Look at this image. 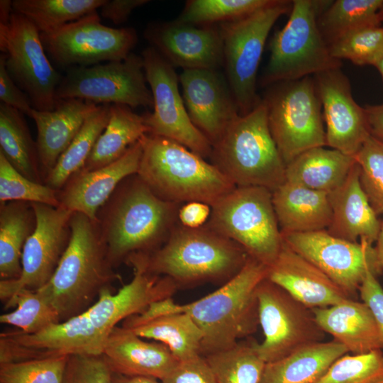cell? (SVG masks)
I'll use <instances>...</instances> for the list:
<instances>
[{
  "instance_id": "35",
  "label": "cell",
  "mask_w": 383,
  "mask_h": 383,
  "mask_svg": "<svg viewBox=\"0 0 383 383\" xmlns=\"http://www.w3.org/2000/svg\"><path fill=\"white\" fill-rule=\"evenodd\" d=\"M111 104L98 105L45 179V184L60 191L68 179L83 168L110 116Z\"/></svg>"
},
{
  "instance_id": "44",
  "label": "cell",
  "mask_w": 383,
  "mask_h": 383,
  "mask_svg": "<svg viewBox=\"0 0 383 383\" xmlns=\"http://www.w3.org/2000/svg\"><path fill=\"white\" fill-rule=\"evenodd\" d=\"M68 355L0 363V383H62Z\"/></svg>"
},
{
  "instance_id": "24",
  "label": "cell",
  "mask_w": 383,
  "mask_h": 383,
  "mask_svg": "<svg viewBox=\"0 0 383 383\" xmlns=\"http://www.w3.org/2000/svg\"><path fill=\"white\" fill-rule=\"evenodd\" d=\"M102 355L114 373L160 380L179 362L165 344L145 341L122 326L113 329Z\"/></svg>"
},
{
  "instance_id": "21",
  "label": "cell",
  "mask_w": 383,
  "mask_h": 383,
  "mask_svg": "<svg viewBox=\"0 0 383 383\" xmlns=\"http://www.w3.org/2000/svg\"><path fill=\"white\" fill-rule=\"evenodd\" d=\"M179 82L192 122L214 144L240 115L228 82L218 70L204 69L183 70Z\"/></svg>"
},
{
  "instance_id": "20",
  "label": "cell",
  "mask_w": 383,
  "mask_h": 383,
  "mask_svg": "<svg viewBox=\"0 0 383 383\" xmlns=\"http://www.w3.org/2000/svg\"><path fill=\"white\" fill-rule=\"evenodd\" d=\"M144 36L173 67L218 70L223 65L218 26H196L175 20L151 24Z\"/></svg>"
},
{
  "instance_id": "27",
  "label": "cell",
  "mask_w": 383,
  "mask_h": 383,
  "mask_svg": "<svg viewBox=\"0 0 383 383\" xmlns=\"http://www.w3.org/2000/svg\"><path fill=\"white\" fill-rule=\"evenodd\" d=\"M311 310L321 330L343 344L352 355L383 350L374 316L363 301L348 299L328 307Z\"/></svg>"
},
{
  "instance_id": "56",
  "label": "cell",
  "mask_w": 383,
  "mask_h": 383,
  "mask_svg": "<svg viewBox=\"0 0 383 383\" xmlns=\"http://www.w3.org/2000/svg\"><path fill=\"white\" fill-rule=\"evenodd\" d=\"M374 66L377 69L383 79V56L375 63Z\"/></svg>"
},
{
  "instance_id": "12",
  "label": "cell",
  "mask_w": 383,
  "mask_h": 383,
  "mask_svg": "<svg viewBox=\"0 0 383 383\" xmlns=\"http://www.w3.org/2000/svg\"><path fill=\"white\" fill-rule=\"evenodd\" d=\"M0 50L6 57L9 74L27 94L33 108L53 110L62 77L47 57L36 27L13 11L9 21L0 23Z\"/></svg>"
},
{
  "instance_id": "11",
  "label": "cell",
  "mask_w": 383,
  "mask_h": 383,
  "mask_svg": "<svg viewBox=\"0 0 383 383\" xmlns=\"http://www.w3.org/2000/svg\"><path fill=\"white\" fill-rule=\"evenodd\" d=\"M292 6V1L272 0L248 16L219 24L226 79L240 115L249 113L261 101L256 81L266 40L275 22Z\"/></svg>"
},
{
  "instance_id": "54",
  "label": "cell",
  "mask_w": 383,
  "mask_h": 383,
  "mask_svg": "<svg viewBox=\"0 0 383 383\" xmlns=\"http://www.w3.org/2000/svg\"><path fill=\"white\" fill-rule=\"evenodd\" d=\"M113 383H160L150 377H129L113 372Z\"/></svg>"
},
{
  "instance_id": "36",
  "label": "cell",
  "mask_w": 383,
  "mask_h": 383,
  "mask_svg": "<svg viewBox=\"0 0 383 383\" xmlns=\"http://www.w3.org/2000/svg\"><path fill=\"white\" fill-rule=\"evenodd\" d=\"M106 0H14L13 11L28 18L40 34H50L64 26L96 11Z\"/></svg>"
},
{
  "instance_id": "46",
  "label": "cell",
  "mask_w": 383,
  "mask_h": 383,
  "mask_svg": "<svg viewBox=\"0 0 383 383\" xmlns=\"http://www.w3.org/2000/svg\"><path fill=\"white\" fill-rule=\"evenodd\" d=\"M62 383H113V371L102 355H71Z\"/></svg>"
},
{
  "instance_id": "42",
  "label": "cell",
  "mask_w": 383,
  "mask_h": 383,
  "mask_svg": "<svg viewBox=\"0 0 383 383\" xmlns=\"http://www.w3.org/2000/svg\"><path fill=\"white\" fill-rule=\"evenodd\" d=\"M315 383H383V351L345 354Z\"/></svg>"
},
{
  "instance_id": "28",
  "label": "cell",
  "mask_w": 383,
  "mask_h": 383,
  "mask_svg": "<svg viewBox=\"0 0 383 383\" xmlns=\"http://www.w3.org/2000/svg\"><path fill=\"white\" fill-rule=\"evenodd\" d=\"M272 193L282 233L318 231L329 226L332 211L328 193L286 181Z\"/></svg>"
},
{
  "instance_id": "25",
  "label": "cell",
  "mask_w": 383,
  "mask_h": 383,
  "mask_svg": "<svg viewBox=\"0 0 383 383\" xmlns=\"http://www.w3.org/2000/svg\"><path fill=\"white\" fill-rule=\"evenodd\" d=\"M97 106L82 99H58L52 111L33 109L30 117L37 128L36 143L44 183L87 118Z\"/></svg>"
},
{
  "instance_id": "8",
  "label": "cell",
  "mask_w": 383,
  "mask_h": 383,
  "mask_svg": "<svg viewBox=\"0 0 383 383\" xmlns=\"http://www.w3.org/2000/svg\"><path fill=\"white\" fill-rule=\"evenodd\" d=\"M331 1H292L289 17L269 44L270 58L261 84L299 79L340 68L341 60L331 56L318 27V18Z\"/></svg>"
},
{
  "instance_id": "22",
  "label": "cell",
  "mask_w": 383,
  "mask_h": 383,
  "mask_svg": "<svg viewBox=\"0 0 383 383\" xmlns=\"http://www.w3.org/2000/svg\"><path fill=\"white\" fill-rule=\"evenodd\" d=\"M142 155L140 140L117 160L93 170H80L58 191L60 206L97 221L99 209L126 177L137 174Z\"/></svg>"
},
{
  "instance_id": "48",
  "label": "cell",
  "mask_w": 383,
  "mask_h": 383,
  "mask_svg": "<svg viewBox=\"0 0 383 383\" xmlns=\"http://www.w3.org/2000/svg\"><path fill=\"white\" fill-rule=\"evenodd\" d=\"M0 100L30 117L33 108L27 94L17 85L6 67V57L0 55Z\"/></svg>"
},
{
  "instance_id": "34",
  "label": "cell",
  "mask_w": 383,
  "mask_h": 383,
  "mask_svg": "<svg viewBox=\"0 0 383 383\" xmlns=\"http://www.w3.org/2000/svg\"><path fill=\"white\" fill-rule=\"evenodd\" d=\"M0 152L28 179L45 184L36 141L30 135L23 113L1 103Z\"/></svg>"
},
{
  "instance_id": "55",
  "label": "cell",
  "mask_w": 383,
  "mask_h": 383,
  "mask_svg": "<svg viewBox=\"0 0 383 383\" xmlns=\"http://www.w3.org/2000/svg\"><path fill=\"white\" fill-rule=\"evenodd\" d=\"M13 12L12 1H0V23H6L9 21Z\"/></svg>"
},
{
  "instance_id": "16",
  "label": "cell",
  "mask_w": 383,
  "mask_h": 383,
  "mask_svg": "<svg viewBox=\"0 0 383 383\" xmlns=\"http://www.w3.org/2000/svg\"><path fill=\"white\" fill-rule=\"evenodd\" d=\"M40 36L52 60L69 68L123 60L138 41L133 28L104 26L96 11Z\"/></svg>"
},
{
  "instance_id": "15",
  "label": "cell",
  "mask_w": 383,
  "mask_h": 383,
  "mask_svg": "<svg viewBox=\"0 0 383 383\" xmlns=\"http://www.w3.org/2000/svg\"><path fill=\"white\" fill-rule=\"evenodd\" d=\"M141 56L153 97V112L143 115L148 133L174 140L203 158H209L212 145L189 116L174 67L152 46Z\"/></svg>"
},
{
  "instance_id": "23",
  "label": "cell",
  "mask_w": 383,
  "mask_h": 383,
  "mask_svg": "<svg viewBox=\"0 0 383 383\" xmlns=\"http://www.w3.org/2000/svg\"><path fill=\"white\" fill-rule=\"evenodd\" d=\"M267 278L311 309L328 307L352 299L284 240L277 259L268 267Z\"/></svg>"
},
{
  "instance_id": "43",
  "label": "cell",
  "mask_w": 383,
  "mask_h": 383,
  "mask_svg": "<svg viewBox=\"0 0 383 383\" xmlns=\"http://www.w3.org/2000/svg\"><path fill=\"white\" fill-rule=\"evenodd\" d=\"M21 201L60 206L58 191L33 182L17 171L0 152V202Z\"/></svg>"
},
{
  "instance_id": "17",
  "label": "cell",
  "mask_w": 383,
  "mask_h": 383,
  "mask_svg": "<svg viewBox=\"0 0 383 383\" xmlns=\"http://www.w3.org/2000/svg\"><path fill=\"white\" fill-rule=\"evenodd\" d=\"M36 226L22 252L19 278L1 280L0 299L7 303L22 289L36 291L55 273L71 238L70 222L74 212L62 206L31 203Z\"/></svg>"
},
{
  "instance_id": "51",
  "label": "cell",
  "mask_w": 383,
  "mask_h": 383,
  "mask_svg": "<svg viewBox=\"0 0 383 383\" xmlns=\"http://www.w3.org/2000/svg\"><path fill=\"white\" fill-rule=\"evenodd\" d=\"M211 211V206L205 203L199 201L185 203L179 210V223L190 228L201 227L208 221Z\"/></svg>"
},
{
  "instance_id": "53",
  "label": "cell",
  "mask_w": 383,
  "mask_h": 383,
  "mask_svg": "<svg viewBox=\"0 0 383 383\" xmlns=\"http://www.w3.org/2000/svg\"><path fill=\"white\" fill-rule=\"evenodd\" d=\"M374 246L376 254L377 272L379 275L383 272V221H381L379 233Z\"/></svg>"
},
{
  "instance_id": "5",
  "label": "cell",
  "mask_w": 383,
  "mask_h": 383,
  "mask_svg": "<svg viewBox=\"0 0 383 383\" xmlns=\"http://www.w3.org/2000/svg\"><path fill=\"white\" fill-rule=\"evenodd\" d=\"M71 238L49 282L38 291L55 309L60 323L80 314L101 292L121 279L110 263L97 221L74 212Z\"/></svg>"
},
{
  "instance_id": "14",
  "label": "cell",
  "mask_w": 383,
  "mask_h": 383,
  "mask_svg": "<svg viewBox=\"0 0 383 383\" xmlns=\"http://www.w3.org/2000/svg\"><path fill=\"white\" fill-rule=\"evenodd\" d=\"M257 297L264 339L260 343L256 342L255 348L265 363L323 340L325 333L312 310L267 278L259 284Z\"/></svg>"
},
{
  "instance_id": "26",
  "label": "cell",
  "mask_w": 383,
  "mask_h": 383,
  "mask_svg": "<svg viewBox=\"0 0 383 383\" xmlns=\"http://www.w3.org/2000/svg\"><path fill=\"white\" fill-rule=\"evenodd\" d=\"M332 211L327 232L350 242L375 243L381 221L372 207L360 181V167L355 161L343 183L328 193Z\"/></svg>"
},
{
  "instance_id": "49",
  "label": "cell",
  "mask_w": 383,
  "mask_h": 383,
  "mask_svg": "<svg viewBox=\"0 0 383 383\" xmlns=\"http://www.w3.org/2000/svg\"><path fill=\"white\" fill-rule=\"evenodd\" d=\"M358 293L362 301L365 303L372 311L383 342V288L377 277L370 271L365 277Z\"/></svg>"
},
{
  "instance_id": "9",
  "label": "cell",
  "mask_w": 383,
  "mask_h": 383,
  "mask_svg": "<svg viewBox=\"0 0 383 383\" xmlns=\"http://www.w3.org/2000/svg\"><path fill=\"white\" fill-rule=\"evenodd\" d=\"M206 225L238 243L268 267L283 243L272 192L262 187H235L211 206Z\"/></svg>"
},
{
  "instance_id": "47",
  "label": "cell",
  "mask_w": 383,
  "mask_h": 383,
  "mask_svg": "<svg viewBox=\"0 0 383 383\" xmlns=\"http://www.w3.org/2000/svg\"><path fill=\"white\" fill-rule=\"evenodd\" d=\"M161 383H216L204 356L179 362Z\"/></svg>"
},
{
  "instance_id": "1",
  "label": "cell",
  "mask_w": 383,
  "mask_h": 383,
  "mask_svg": "<svg viewBox=\"0 0 383 383\" xmlns=\"http://www.w3.org/2000/svg\"><path fill=\"white\" fill-rule=\"evenodd\" d=\"M133 277L114 293L103 289L86 311L33 334L13 330L0 335V363L71 355H102L118 323L145 311L152 303L170 298L178 289L172 279L149 272L141 256L126 263Z\"/></svg>"
},
{
  "instance_id": "29",
  "label": "cell",
  "mask_w": 383,
  "mask_h": 383,
  "mask_svg": "<svg viewBox=\"0 0 383 383\" xmlns=\"http://www.w3.org/2000/svg\"><path fill=\"white\" fill-rule=\"evenodd\" d=\"M121 326L143 338L165 344L179 362L201 355L202 332L187 313L145 316L140 313L126 318Z\"/></svg>"
},
{
  "instance_id": "40",
  "label": "cell",
  "mask_w": 383,
  "mask_h": 383,
  "mask_svg": "<svg viewBox=\"0 0 383 383\" xmlns=\"http://www.w3.org/2000/svg\"><path fill=\"white\" fill-rule=\"evenodd\" d=\"M272 0H189L178 21L196 26L233 21L268 5Z\"/></svg>"
},
{
  "instance_id": "38",
  "label": "cell",
  "mask_w": 383,
  "mask_h": 383,
  "mask_svg": "<svg viewBox=\"0 0 383 383\" xmlns=\"http://www.w3.org/2000/svg\"><path fill=\"white\" fill-rule=\"evenodd\" d=\"M252 339L240 340L227 350L204 356L216 383H260L265 362Z\"/></svg>"
},
{
  "instance_id": "13",
  "label": "cell",
  "mask_w": 383,
  "mask_h": 383,
  "mask_svg": "<svg viewBox=\"0 0 383 383\" xmlns=\"http://www.w3.org/2000/svg\"><path fill=\"white\" fill-rule=\"evenodd\" d=\"M146 83L142 56L131 52L120 61L70 67L62 77L56 98L122 104L131 109L153 107L152 94Z\"/></svg>"
},
{
  "instance_id": "50",
  "label": "cell",
  "mask_w": 383,
  "mask_h": 383,
  "mask_svg": "<svg viewBox=\"0 0 383 383\" xmlns=\"http://www.w3.org/2000/svg\"><path fill=\"white\" fill-rule=\"evenodd\" d=\"M149 2V0H106L100 7V13L102 17L119 25L128 20L134 9Z\"/></svg>"
},
{
  "instance_id": "31",
  "label": "cell",
  "mask_w": 383,
  "mask_h": 383,
  "mask_svg": "<svg viewBox=\"0 0 383 383\" xmlns=\"http://www.w3.org/2000/svg\"><path fill=\"white\" fill-rule=\"evenodd\" d=\"M355 157L334 149H309L286 165V182L329 193L347 178Z\"/></svg>"
},
{
  "instance_id": "19",
  "label": "cell",
  "mask_w": 383,
  "mask_h": 383,
  "mask_svg": "<svg viewBox=\"0 0 383 383\" xmlns=\"http://www.w3.org/2000/svg\"><path fill=\"white\" fill-rule=\"evenodd\" d=\"M313 77L323 109L326 145L355 157L371 135L365 108L355 101L350 81L340 68Z\"/></svg>"
},
{
  "instance_id": "7",
  "label": "cell",
  "mask_w": 383,
  "mask_h": 383,
  "mask_svg": "<svg viewBox=\"0 0 383 383\" xmlns=\"http://www.w3.org/2000/svg\"><path fill=\"white\" fill-rule=\"evenodd\" d=\"M209 159L235 187H262L272 192L285 182L286 165L270 133L262 100L230 123L212 145Z\"/></svg>"
},
{
  "instance_id": "52",
  "label": "cell",
  "mask_w": 383,
  "mask_h": 383,
  "mask_svg": "<svg viewBox=\"0 0 383 383\" xmlns=\"http://www.w3.org/2000/svg\"><path fill=\"white\" fill-rule=\"evenodd\" d=\"M364 108L371 135L383 142V104L367 105Z\"/></svg>"
},
{
  "instance_id": "30",
  "label": "cell",
  "mask_w": 383,
  "mask_h": 383,
  "mask_svg": "<svg viewBox=\"0 0 383 383\" xmlns=\"http://www.w3.org/2000/svg\"><path fill=\"white\" fill-rule=\"evenodd\" d=\"M348 353L333 340L315 343L265 364L260 383H315L339 357Z\"/></svg>"
},
{
  "instance_id": "45",
  "label": "cell",
  "mask_w": 383,
  "mask_h": 383,
  "mask_svg": "<svg viewBox=\"0 0 383 383\" xmlns=\"http://www.w3.org/2000/svg\"><path fill=\"white\" fill-rule=\"evenodd\" d=\"M354 157L372 207L377 216L383 214V142L370 135Z\"/></svg>"
},
{
  "instance_id": "18",
  "label": "cell",
  "mask_w": 383,
  "mask_h": 383,
  "mask_svg": "<svg viewBox=\"0 0 383 383\" xmlns=\"http://www.w3.org/2000/svg\"><path fill=\"white\" fill-rule=\"evenodd\" d=\"M282 235L294 251L321 270L352 299L369 271L378 276L374 248L365 240L350 242L326 230Z\"/></svg>"
},
{
  "instance_id": "3",
  "label": "cell",
  "mask_w": 383,
  "mask_h": 383,
  "mask_svg": "<svg viewBox=\"0 0 383 383\" xmlns=\"http://www.w3.org/2000/svg\"><path fill=\"white\" fill-rule=\"evenodd\" d=\"M267 272V266L249 257L241 271L215 292L187 304L165 299L159 302V311L191 316L203 334L202 356L227 350L256 332L257 289Z\"/></svg>"
},
{
  "instance_id": "33",
  "label": "cell",
  "mask_w": 383,
  "mask_h": 383,
  "mask_svg": "<svg viewBox=\"0 0 383 383\" xmlns=\"http://www.w3.org/2000/svg\"><path fill=\"white\" fill-rule=\"evenodd\" d=\"M1 280L20 277L23 246L35 231L36 218L31 203H0Z\"/></svg>"
},
{
  "instance_id": "41",
  "label": "cell",
  "mask_w": 383,
  "mask_h": 383,
  "mask_svg": "<svg viewBox=\"0 0 383 383\" xmlns=\"http://www.w3.org/2000/svg\"><path fill=\"white\" fill-rule=\"evenodd\" d=\"M328 49L337 60H348L358 66H374L383 56V26L353 30L330 44Z\"/></svg>"
},
{
  "instance_id": "10",
  "label": "cell",
  "mask_w": 383,
  "mask_h": 383,
  "mask_svg": "<svg viewBox=\"0 0 383 383\" xmlns=\"http://www.w3.org/2000/svg\"><path fill=\"white\" fill-rule=\"evenodd\" d=\"M270 86L262 101L284 164L309 149L326 145L322 106L313 76Z\"/></svg>"
},
{
  "instance_id": "39",
  "label": "cell",
  "mask_w": 383,
  "mask_h": 383,
  "mask_svg": "<svg viewBox=\"0 0 383 383\" xmlns=\"http://www.w3.org/2000/svg\"><path fill=\"white\" fill-rule=\"evenodd\" d=\"M16 307L0 316V323L11 325L23 333L33 334L60 323L58 313L38 291L22 289L7 303L6 309Z\"/></svg>"
},
{
  "instance_id": "4",
  "label": "cell",
  "mask_w": 383,
  "mask_h": 383,
  "mask_svg": "<svg viewBox=\"0 0 383 383\" xmlns=\"http://www.w3.org/2000/svg\"><path fill=\"white\" fill-rule=\"evenodd\" d=\"M140 254L149 272L170 277L178 289L206 283L221 286L241 271L250 257L238 243L206 224L190 228L179 223L160 248Z\"/></svg>"
},
{
  "instance_id": "6",
  "label": "cell",
  "mask_w": 383,
  "mask_h": 383,
  "mask_svg": "<svg viewBox=\"0 0 383 383\" xmlns=\"http://www.w3.org/2000/svg\"><path fill=\"white\" fill-rule=\"evenodd\" d=\"M137 174L160 199L212 206L235 186L212 163L167 138L145 134Z\"/></svg>"
},
{
  "instance_id": "32",
  "label": "cell",
  "mask_w": 383,
  "mask_h": 383,
  "mask_svg": "<svg viewBox=\"0 0 383 383\" xmlns=\"http://www.w3.org/2000/svg\"><path fill=\"white\" fill-rule=\"evenodd\" d=\"M148 132L143 116L128 106L111 104L107 125L82 170H96L117 160Z\"/></svg>"
},
{
  "instance_id": "2",
  "label": "cell",
  "mask_w": 383,
  "mask_h": 383,
  "mask_svg": "<svg viewBox=\"0 0 383 383\" xmlns=\"http://www.w3.org/2000/svg\"><path fill=\"white\" fill-rule=\"evenodd\" d=\"M182 205L158 197L137 174L124 179L97 213L113 267L160 248L179 223Z\"/></svg>"
},
{
  "instance_id": "37",
  "label": "cell",
  "mask_w": 383,
  "mask_h": 383,
  "mask_svg": "<svg viewBox=\"0 0 383 383\" xmlns=\"http://www.w3.org/2000/svg\"><path fill=\"white\" fill-rule=\"evenodd\" d=\"M383 0L331 1L318 18V27L328 45L356 29L382 25L379 12Z\"/></svg>"
}]
</instances>
